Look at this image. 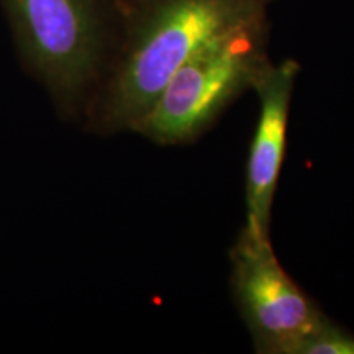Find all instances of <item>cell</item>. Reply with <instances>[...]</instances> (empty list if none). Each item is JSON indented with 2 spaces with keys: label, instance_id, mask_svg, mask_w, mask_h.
Returning a JSON list of instances; mask_svg holds the SVG:
<instances>
[{
  "label": "cell",
  "instance_id": "7a4b0ae2",
  "mask_svg": "<svg viewBox=\"0 0 354 354\" xmlns=\"http://www.w3.org/2000/svg\"><path fill=\"white\" fill-rule=\"evenodd\" d=\"M26 69L66 115L91 102L105 30L97 0H2Z\"/></svg>",
  "mask_w": 354,
  "mask_h": 354
},
{
  "label": "cell",
  "instance_id": "277c9868",
  "mask_svg": "<svg viewBox=\"0 0 354 354\" xmlns=\"http://www.w3.org/2000/svg\"><path fill=\"white\" fill-rule=\"evenodd\" d=\"M232 286L258 353L297 354L304 339L326 322L284 271L269 238L246 227L232 250Z\"/></svg>",
  "mask_w": 354,
  "mask_h": 354
},
{
  "label": "cell",
  "instance_id": "5b68a950",
  "mask_svg": "<svg viewBox=\"0 0 354 354\" xmlns=\"http://www.w3.org/2000/svg\"><path fill=\"white\" fill-rule=\"evenodd\" d=\"M299 64L284 59L266 63L253 86L259 97V118L246 166V228L269 238L274 196L286 154L287 123Z\"/></svg>",
  "mask_w": 354,
  "mask_h": 354
},
{
  "label": "cell",
  "instance_id": "3957f363",
  "mask_svg": "<svg viewBox=\"0 0 354 354\" xmlns=\"http://www.w3.org/2000/svg\"><path fill=\"white\" fill-rule=\"evenodd\" d=\"M263 55V17L220 35L198 50L166 84L131 131L159 145L187 143L253 86Z\"/></svg>",
  "mask_w": 354,
  "mask_h": 354
},
{
  "label": "cell",
  "instance_id": "6da1fadb",
  "mask_svg": "<svg viewBox=\"0 0 354 354\" xmlns=\"http://www.w3.org/2000/svg\"><path fill=\"white\" fill-rule=\"evenodd\" d=\"M264 0H153L135 21L117 68L92 97V125L133 130L162 88L198 50L263 17Z\"/></svg>",
  "mask_w": 354,
  "mask_h": 354
},
{
  "label": "cell",
  "instance_id": "8992f818",
  "mask_svg": "<svg viewBox=\"0 0 354 354\" xmlns=\"http://www.w3.org/2000/svg\"><path fill=\"white\" fill-rule=\"evenodd\" d=\"M297 354H354V336L326 320L304 339Z\"/></svg>",
  "mask_w": 354,
  "mask_h": 354
}]
</instances>
